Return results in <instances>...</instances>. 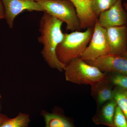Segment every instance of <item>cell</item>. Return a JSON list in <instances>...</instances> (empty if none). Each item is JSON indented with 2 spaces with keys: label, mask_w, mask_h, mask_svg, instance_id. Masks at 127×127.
<instances>
[{
  "label": "cell",
  "mask_w": 127,
  "mask_h": 127,
  "mask_svg": "<svg viewBox=\"0 0 127 127\" xmlns=\"http://www.w3.org/2000/svg\"><path fill=\"white\" fill-rule=\"evenodd\" d=\"M63 22L44 11L39 23L40 35L38 37L39 43L43 45L42 55L51 68L60 71L64 70L66 65L60 62L57 58V47L62 41L64 33L62 31Z\"/></svg>",
  "instance_id": "obj_1"
},
{
  "label": "cell",
  "mask_w": 127,
  "mask_h": 127,
  "mask_svg": "<svg viewBox=\"0 0 127 127\" xmlns=\"http://www.w3.org/2000/svg\"><path fill=\"white\" fill-rule=\"evenodd\" d=\"M93 28H87L83 32L75 31L64 33L62 41L56 50L59 61L66 65L73 59L81 58L91 41Z\"/></svg>",
  "instance_id": "obj_2"
},
{
  "label": "cell",
  "mask_w": 127,
  "mask_h": 127,
  "mask_svg": "<svg viewBox=\"0 0 127 127\" xmlns=\"http://www.w3.org/2000/svg\"><path fill=\"white\" fill-rule=\"evenodd\" d=\"M44 11L66 23V30L71 32L81 29L75 6L69 0H35Z\"/></svg>",
  "instance_id": "obj_3"
},
{
  "label": "cell",
  "mask_w": 127,
  "mask_h": 127,
  "mask_svg": "<svg viewBox=\"0 0 127 127\" xmlns=\"http://www.w3.org/2000/svg\"><path fill=\"white\" fill-rule=\"evenodd\" d=\"M64 71L67 81L77 84L91 86L104 79L106 73L81 58H76L66 65Z\"/></svg>",
  "instance_id": "obj_4"
},
{
  "label": "cell",
  "mask_w": 127,
  "mask_h": 127,
  "mask_svg": "<svg viewBox=\"0 0 127 127\" xmlns=\"http://www.w3.org/2000/svg\"><path fill=\"white\" fill-rule=\"evenodd\" d=\"M110 53L106 28L102 27L97 20L91 41L80 58L85 61H93Z\"/></svg>",
  "instance_id": "obj_5"
},
{
  "label": "cell",
  "mask_w": 127,
  "mask_h": 127,
  "mask_svg": "<svg viewBox=\"0 0 127 127\" xmlns=\"http://www.w3.org/2000/svg\"><path fill=\"white\" fill-rule=\"evenodd\" d=\"M4 9V18L11 29L17 16L25 11H44L43 8L35 0H0Z\"/></svg>",
  "instance_id": "obj_6"
},
{
  "label": "cell",
  "mask_w": 127,
  "mask_h": 127,
  "mask_svg": "<svg viewBox=\"0 0 127 127\" xmlns=\"http://www.w3.org/2000/svg\"><path fill=\"white\" fill-rule=\"evenodd\" d=\"M85 61L105 73H115L127 76V59L121 56L109 55Z\"/></svg>",
  "instance_id": "obj_7"
},
{
  "label": "cell",
  "mask_w": 127,
  "mask_h": 127,
  "mask_svg": "<svg viewBox=\"0 0 127 127\" xmlns=\"http://www.w3.org/2000/svg\"><path fill=\"white\" fill-rule=\"evenodd\" d=\"M122 0H118L109 9L102 12L97 21L102 27L123 26L127 25V14L122 4Z\"/></svg>",
  "instance_id": "obj_8"
},
{
  "label": "cell",
  "mask_w": 127,
  "mask_h": 127,
  "mask_svg": "<svg viewBox=\"0 0 127 127\" xmlns=\"http://www.w3.org/2000/svg\"><path fill=\"white\" fill-rule=\"evenodd\" d=\"M110 55L122 56L127 50V27H111L106 28Z\"/></svg>",
  "instance_id": "obj_9"
},
{
  "label": "cell",
  "mask_w": 127,
  "mask_h": 127,
  "mask_svg": "<svg viewBox=\"0 0 127 127\" xmlns=\"http://www.w3.org/2000/svg\"><path fill=\"white\" fill-rule=\"evenodd\" d=\"M75 6L81 29L93 28L97 18L91 7V0H69Z\"/></svg>",
  "instance_id": "obj_10"
},
{
  "label": "cell",
  "mask_w": 127,
  "mask_h": 127,
  "mask_svg": "<svg viewBox=\"0 0 127 127\" xmlns=\"http://www.w3.org/2000/svg\"><path fill=\"white\" fill-rule=\"evenodd\" d=\"M113 85L106 77L91 86V94L100 108L105 103L113 98Z\"/></svg>",
  "instance_id": "obj_11"
},
{
  "label": "cell",
  "mask_w": 127,
  "mask_h": 127,
  "mask_svg": "<svg viewBox=\"0 0 127 127\" xmlns=\"http://www.w3.org/2000/svg\"><path fill=\"white\" fill-rule=\"evenodd\" d=\"M117 106V104L114 98L104 103L93 118V122L96 125L114 127L113 119Z\"/></svg>",
  "instance_id": "obj_12"
},
{
  "label": "cell",
  "mask_w": 127,
  "mask_h": 127,
  "mask_svg": "<svg viewBox=\"0 0 127 127\" xmlns=\"http://www.w3.org/2000/svg\"><path fill=\"white\" fill-rule=\"evenodd\" d=\"M41 114L45 121V127H75L70 120L59 114L43 110Z\"/></svg>",
  "instance_id": "obj_13"
},
{
  "label": "cell",
  "mask_w": 127,
  "mask_h": 127,
  "mask_svg": "<svg viewBox=\"0 0 127 127\" xmlns=\"http://www.w3.org/2000/svg\"><path fill=\"white\" fill-rule=\"evenodd\" d=\"M30 122V116L20 113L14 118H9L0 125V127H28Z\"/></svg>",
  "instance_id": "obj_14"
},
{
  "label": "cell",
  "mask_w": 127,
  "mask_h": 127,
  "mask_svg": "<svg viewBox=\"0 0 127 127\" xmlns=\"http://www.w3.org/2000/svg\"><path fill=\"white\" fill-rule=\"evenodd\" d=\"M113 98L123 111L127 120V91L119 87L115 86L113 90Z\"/></svg>",
  "instance_id": "obj_15"
},
{
  "label": "cell",
  "mask_w": 127,
  "mask_h": 127,
  "mask_svg": "<svg viewBox=\"0 0 127 127\" xmlns=\"http://www.w3.org/2000/svg\"><path fill=\"white\" fill-rule=\"evenodd\" d=\"M118 0H91V7L97 18L100 14L108 10Z\"/></svg>",
  "instance_id": "obj_16"
},
{
  "label": "cell",
  "mask_w": 127,
  "mask_h": 127,
  "mask_svg": "<svg viewBox=\"0 0 127 127\" xmlns=\"http://www.w3.org/2000/svg\"><path fill=\"white\" fill-rule=\"evenodd\" d=\"M106 73V77L114 86L127 90V76L115 73Z\"/></svg>",
  "instance_id": "obj_17"
},
{
  "label": "cell",
  "mask_w": 127,
  "mask_h": 127,
  "mask_svg": "<svg viewBox=\"0 0 127 127\" xmlns=\"http://www.w3.org/2000/svg\"><path fill=\"white\" fill-rule=\"evenodd\" d=\"M114 127H127V120L123 111L117 106L113 119Z\"/></svg>",
  "instance_id": "obj_18"
},
{
  "label": "cell",
  "mask_w": 127,
  "mask_h": 127,
  "mask_svg": "<svg viewBox=\"0 0 127 127\" xmlns=\"http://www.w3.org/2000/svg\"><path fill=\"white\" fill-rule=\"evenodd\" d=\"M0 14L4 18L5 12L4 6L2 2L0 0Z\"/></svg>",
  "instance_id": "obj_19"
},
{
  "label": "cell",
  "mask_w": 127,
  "mask_h": 127,
  "mask_svg": "<svg viewBox=\"0 0 127 127\" xmlns=\"http://www.w3.org/2000/svg\"><path fill=\"white\" fill-rule=\"evenodd\" d=\"M9 118L6 115L0 114V125L3 122H4L5 121L7 120Z\"/></svg>",
  "instance_id": "obj_20"
},
{
  "label": "cell",
  "mask_w": 127,
  "mask_h": 127,
  "mask_svg": "<svg viewBox=\"0 0 127 127\" xmlns=\"http://www.w3.org/2000/svg\"><path fill=\"white\" fill-rule=\"evenodd\" d=\"M122 57L124 58L125 59H127V51H126V52H125V53L122 56Z\"/></svg>",
  "instance_id": "obj_21"
},
{
  "label": "cell",
  "mask_w": 127,
  "mask_h": 127,
  "mask_svg": "<svg viewBox=\"0 0 127 127\" xmlns=\"http://www.w3.org/2000/svg\"><path fill=\"white\" fill-rule=\"evenodd\" d=\"M124 6L125 9H126V10H127V2L124 4Z\"/></svg>",
  "instance_id": "obj_22"
},
{
  "label": "cell",
  "mask_w": 127,
  "mask_h": 127,
  "mask_svg": "<svg viewBox=\"0 0 127 127\" xmlns=\"http://www.w3.org/2000/svg\"><path fill=\"white\" fill-rule=\"evenodd\" d=\"M4 19V18H3V17H2L0 14V20H1V19Z\"/></svg>",
  "instance_id": "obj_23"
},
{
  "label": "cell",
  "mask_w": 127,
  "mask_h": 127,
  "mask_svg": "<svg viewBox=\"0 0 127 127\" xmlns=\"http://www.w3.org/2000/svg\"><path fill=\"white\" fill-rule=\"evenodd\" d=\"M1 98V95H0V98Z\"/></svg>",
  "instance_id": "obj_24"
},
{
  "label": "cell",
  "mask_w": 127,
  "mask_h": 127,
  "mask_svg": "<svg viewBox=\"0 0 127 127\" xmlns=\"http://www.w3.org/2000/svg\"></svg>",
  "instance_id": "obj_25"
}]
</instances>
